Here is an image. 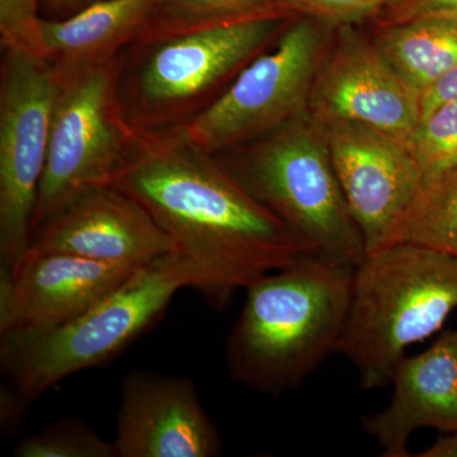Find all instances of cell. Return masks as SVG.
<instances>
[{
	"mask_svg": "<svg viewBox=\"0 0 457 457\" xmlns=\"http://www.w3.org/2000/svg\"><path fill=\"white\" fill-rule=\"evenodd\" d=\"M290 18H258L135 42L123 51L120 71V97L129 121L139 131L191 121L269 49Z\"/></svg>",
	"mask_w": 457,
	"mask_h": 457,
	"instance_id": "8992f818",
	"label": "cell"
},
{
	"mask_svg": "<svg viewBox=\"0 0 457 457\" xmlns=\"http://www.w3.org/2000/svg\"><path fill=\"white\" fill-rule=\"evenodd\" d=\"M427 17L457 21V0H392L374 22L383 26Z\"/></svg>",
	"mask_w": 457,
	"mask_h": 457,
	"instance_id": "cb8c5ba5",
	"label": "cell"
},
{
	"mask_svg": "<svg viewBox=\"0 0 457 457\" xmlns=\"http://www.w3.org/2000/svg\"><path fill=\"white\" fill-rule=\"evenodd\" d=\"M16 457H117L113 442L104 440L86 420L69 416L18 442Z\"/></svg>",
	"mask_w": 457,
	"mask_h": 457,
	"instance_id": "ffe728a7",
	"label": "cell"
},
{
	"mask_svg": "<svg viewBox=\"0 0 457 457\" xmlns=\"http://www.w3.org/2000/svg\"><path fill=\"white\" fill-rule=\"evenodd\" d=\"M31 404L16 387H3L0 392V425L3 431L9 432L22 423L27 405Z\"/></svg>",
	"mask_w": 457,
	"mask_h": 457,
	"instance_id": "d4e9b609",
	"label": "cell"
},
{
	"mask_svg": "<svg viewBox=\"0 0 457 457\" xmlns=\"http://www.w3.org/2000/svg\"><path fill=\"white\" fill-rule=\"evenodd\" d=\"M110 185L145 207L196 270L198 291L220 311L258 278L315 257L180 126L139 131Z\"/></svg>",
	"mask_w": 457,
	"mask_h": 457,
	"instance_id": "6da1fadb",
	"label": "cell"
},
{
	"mask_svg": "<svg viewBox=\"0 0 457 457\" xmlns=\"http://www.w3.org/2000/svg\"><path fill=\"white\" fill-rule=\"evenodd\" d=\"M457 98V66L432 84L420 97V117L426 116L436 107Z\"/></svg>",
	"mask_w": 457,
	"mask_h": 457,
	"instance_id": "484cf974",
	"label": "cell"
},
{
	"mask_svg": "<svg viewBox=\"0 0 457 457\" xmlns=\"http://www.w3.org/2000/svg\"><path fill=\"white\" fill-rule=\"evenodd\" d=\"M286 17L275 0H156L137 42H152L258 18Z\"/></svg>",
	"mask_w": 457,
	"mask_h": 457,
	"instance_id": "ac0fdd59",
	"label": "cell"
},
{
	"mask_svg": "<svg viewBox=\"0 0 457 457\" xmlns=\"http://www.w3.org/2000/svg\"><path fill=\"white\" fill-rule=\"evenodd\" d=\"M188 287H201L195 267L177 252L162 255L64 326L0 336L3 371L33 403L65 378L114 359L161 319L174 295Z\"/></svg>",
	"mask_w": 457,
	"mask_h": 457,
	"instance_id": "5b68a950",
	"label": "cell"
},
{
	"mask_svg": "<svg viewBox=\"0 0 457 457\" xmlns=\"http://www.w3.org/2000/svg\"><path fill=\"white\" fill-rule=\"evenodd\" d=\"M117 457H216L220 433L187 378L134 370L121 385Z\"/></svg>",
	"mask_w": 457,
	"mask_h": 457,
	"instance_id": "5bb4252c",
	"label": "cell"
},
{
	"mask_svg": "<svg viewBox=\"0 0 457 457\" xmlns=\"http://www.w3.org/2000/svg\"><path fill=\"white\" fill-rule=\"evenodd\" d=\"M420 457H457V431L442 433L428 449L418 453Z\"/></svg>",
	"mask_w": 457,
	"mask_h": 457,
	"instance_id": "83f0119b",
	"label": "cell"
},
{
	"mask_svg": "<svg viewBox=\"0 0 457 457\" xmlns=\"http://www.w3.org/2000/svg\"><path fill=\"white\" fill-rule=\"evenodd\" d=\"M457 309V257L411 243L366 254L354 267L350 309L337 352L361 389L389 385L411 345L440 330Z\"/></svg>",
	"mask_w": 457,
	"mask_h": 457,
	"instance_id": "3957f363",
	"label": "cell"
},
{
	"mask_svg": "<svg viewBox=\"0 0 457 457\" xmlns=\"http://www.w3.org/2000/svg\"><path fill=\"white\" fill-rule=\"evenodd\" d=\"M287 17L314 18L337 29L375 20L392 0H275Z\"/></svg>",
	"mask_w": 457,
	"mask_h": 457,
	"instance_id": "7402d4cb",
	"label": "cell"
},
{
	"mask_svg": "<svg viewBox=\"0 0 457 457\" xmlns=\"http://www.w3.org/2000/svg\"><path fill=\"white\" fill-rule=\"evenodd\" d=\"M2 53L0 262L14 269L32 242L59 79L41 57L16 50Z\"/></svg>",
	"mask_w": 457,
	"mask_h": 457,
	"instance_id": "9c48e42d",
	"label": "cell"
},
{
	"mask_svg": "<svg viewBox=\"0 0 457 457\" xmlns=\"http://www.w3.org/2000/svg\"><path fill=\"white\" fill-rule=\"evenodd\" d=\"M309 113L321 125L362 123L407 143L420 120V95L403 82L372 38L341 26L319 66Z\"/></svg>",
	"mask_w": 457,
	"mask_h": 457,
	"instance_id": "8fae6325",
	"label": "cell"
},
{
	"mask_svg": "<svg viewBox=\"0 0 457 457\" xmlns=\"http://www.w3.org/2000/svg\"><path fill=\"white\" fill-rule=\"evenodd\" d=\"M55 252L143 267L176 246L143 204L106 185L78 195L33 231L27 253Z\"/></svg>",
	"mask_w": 457,
	"mask_h": 457,
	"instance_id": "7c38bea8",
	"label": "cell"
},
{
	"mask_svg": "<svg viewBox=\"0 0 457 457\" xmlns=\"http://www.w3.org/2000/svg\"><path fill=\"white\" fill-rule=\"evenodd\" d=\"M122 54L104 64L57 77L46 167L32 233L78 195L110 185L130 158L139 130L120 97Z\"/></svg>",
	"mask_w": 457,
	"mask_h": 457,
	"instance_id": "52a82bcc",
	"label": "cell"
},
{
	"mask_svg": "<svg viewBox=\"0 0 457 457\" xmlns=\"http://www.w3.org/2000/svg\"><path fill=\"white\" fill-rule=\"evenodd\" d=\"M371 38L403 82L420 97L457 66V21L427 17L376 26Z\"/></svg>",
	"mask_w": 457,
	"mask_h": 457,
	"instance_id": "e0dca14e",
	"label": "cell"
},
{
	"mask_svg": "<svg viewBox=\"0 0 457 457\" xmlns=\"http://www.w3.org/2000/svg\"><path fill=\"white\" fill-rule=\"evenodd\" d=\"M98 0H41V11L49 20L71 16Z\"/></svg>",
	"mask_w": 457,
	"mask_h": 457,
	"instance_id": "4316f807",
	"label": "cell"
},
{
	"mask_svg": "<svg viewBox=\"0 0 457 457\" xmlns=\"http://www.w3.org/2000/svg\"><path fill=\"white\" fill-rule=\"evenodd\" d=\"M321 126L366 254L396 245L423 185L422 171L407 143L362 123Z\"/></svg>",
	"mask_w": 457,
	"mask_h": 457,
	"instance_id": "30bf717a",
	"label": "cell"
},
{
	"mask_svg": "<svg viewBox=\"0 0 457 457\" xmlns=\"http://www.w3.org/2000/svg\"><path fill=\"white\" fill-rule=\"evenodd\" d=\"M41 0H0V46L41 57Z\"/></svg>",
	"mask_w": 457,
	"mask_h": 457,
	"instance_id": "603a6c76",
	"label": "cell"
},
{
	"mask_svg": "<svg viewBox=\"0 0 457 457\" xmlns=\"http://www.w3.org/2000/svg\"><path fill=\"white\" fill-rule=\"evenodd\" d=\"M353 276L308 257L249 285L225 345L231 380L269 395L302 385L338 348Z\"/></svg>",
	"mask_w": 457,
	"mask_h": 457,
	"instance_id": "7a4b0ae2",
	"label": "cell"
},
{
	"mask_svg": "<svg viewBox=\"0 0 457 457\" xmlns=\"http://www.w3.org/2000/svg\"><path fill=\"white\" fill-rule=\"evenodd\" d=\"M156 0H98L59 20H42V54L57 77L104 64L144 31Z\"/></svg>",
	"mask_w": 457,
	"mask_h": 457,
	"instance_id": "2e32d148",
	"label": "cell"
},
{
	"mask_svg": "<svg viewBox=\"0 0 457 457\" xmlns=\"http://www.w3.org/2000/svg\"><path fill=\"white\" fill-rule=\"evenodd\" d=\"M389 384V405L362 420L383 456L408 457V441L417 429L457 431V329L442 333L422 353L402 357Z\"/></svg>",
	"mask_w": 457,
	"mask_h": 457,
	"instance_id": "9a60e30c",
	"label": "cell"
},
{
	"mask_svg": "<svg viewBox=\"0 0 457 457\" xmlns=\"http://www.w3.org/2000/svg\"><path fill=\"white\" fill-rule=\"evenodd\" d=\"M216 156L315 257L353 267L366 257L365 240L343 195L326 131L311 113L248 147Z\"/></svg>",
	"mask_w": 457,
	"mask_h": 457,
	"instance_id": "277c9868",
	"label": "cell"
},
{
	"mask_svg": "<svg viewBox=\"0 0 457 457\" xmlns=\"http://www.w3.org/2000/svg\"><path fill=\"white\" fill-rule=\"evenodd\" d=\"M423 180L457 164V98L445 102L420 122L407 140Z\"/></svg>",
	"mask_w": 457,
	"mask_h": 457,
	"instance_id": "44dd1931",
	"label": "cell"
},
{
	"mask_svg": "<svg viewBox=\"0 0 457 457\" xmlns=\"http://www.w3.org/2000/svg\"><path fill=\"white\" fill-rule=\"evenodd\" d=\"M398 243L423 245L457 257V164L423 180Z\"/></svg>",
	"mask_w": 457,
	"mask_h": 457,
	"instance_id": "d6986e66",
	"label": "cell"
},
{
	"mask_svg": "<svg viewBox=\"0 0 457 457\" xmlns=\"http://www.w3.org/2000/svg\"><path fill=\"white\" fill-rule=\"evenodd\" d=\"M332 29L314 18L291 17L270 49L245 66L206 110L180 126L186 137L216 155L308 113Z\"/></svg>",
	"mask_w": 457,
	"mask_h": 457,
	"instance_id": "ba28073f",
	"label": "cell"
},
{
	"mask_svg": "<svg viewBox=\"0 0 457 457\" xmlns=\"http://www.w3.org/2000/svg\"><path fill=\"white\" fill-rule=\"evenodd\" d=\"M140 267L68 253H27L0 263V336L64 326L125 284Z\"/></svg>",
	"mask_w": 457,
	"mask_h": 457,
	"instance_id": "4fadbf2b",
	"label": "cell"
}]
</instances>
